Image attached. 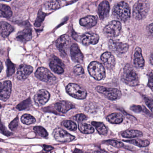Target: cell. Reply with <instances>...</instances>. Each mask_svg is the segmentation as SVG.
I'll return each mask as SVG.
<instances>
[{
	"label": "cell",
	"instance_id": "1",
	"mask_svg": "<svg viewBox=\"0 0 153 153\" xmlns=\"http://www.w3.org/2000/svg\"><path fill=\"white\" fill-rule=\"evenodd\" d=\"M113 16L120 21L126 22L130 17V9L128 4L124 1L118 3L114 7Z\"/></svg>",
	"mask_w": 153,
	"mask_h": 153
},
{
	"label": "cell",
	"instance_id": "2",
	"mask_svg": "<svg viewBox=\"0 0 153 153\" xmlns=\"http://www.w3.org/2000/svg\"><path fill=\"white\" fill-rule=\"evenodd\" d=\"M124 83L131 86H135L139 84L138 77L134 70L130 65L124 67L121 76Z\"/></svg>",
	"mask_w": 153,
	"mask_h": 153
},
{
	"label": "cell",
	"instance_id": "3",
	"mask_svg": "<svg viewBox=\"0 0 153 153\" xmlns=\"http://www.w3.org/2000/svg\"><path fill=\"white\" fill-rule=\"evenodd\" d=\"M149 8V4L146 1H137L133 8V16L137 20H141L146 16Z\"/></svg>",
	"mask_w": 153,
	"mask_h": 153
},
{
	"label": "cell",
	"instance_id": "4",
	"mask_svg": "<svg viewBox=\"0 0 153 153\" xmlns=\"http://www.w3.org/2000/svg\"><path fill=\"white\" fill-rule=\"evenodd\" d=\"M88 70L90 75L96 80H102L105 77V69L100 62H92L88 65Z\"/></svg>",
	"mask_w": 153,
	"mask_h": 153
},
{
	"label": "cell",
	"instance_id": "5",
	"mask_svg": "<svg viewBox=\"0 0 153 153\" xmlns=\"http://www.w3.org/2000/svg\"><path fill=\"white\" fill-rule=\"evenodd\" d=\"M35 76L41 81L49 85H53L57 81L56 77L48 69L43 67L37 69L35 72Z\"/></svg>",
	"mask_w": 153,
	"mask_h": 153
},
{
	"label": "cell",
	"instance_id": "6",
	"mask_svg": "<svg viewBox=\"0 0 153 153\" xmlns=\"http://www.w3.org/2000/svg\"><path fill=\"white\" fill-rule=\"evenodd\" d=\"M66 91L71 96L78 99H85L87 95V93L84 88L74 83H70L67 85Z\"/></svg>",
	"mask_w": 153,
	"mask_h": 153
},
{
	"label": "cell",
	"instance_id": "7",
	"mask_svg": "<svg viewBox=\"0 0 153 153\" xmlns=\"http://www.w3.org/2000/svg\"><path fill=\"white\" fill-rule=\"evenodd\" d=\"M96 90L98 93L102 94L109 100H117L121 96V91L117 88H106L101 86H98L96 88Z\"/></svg>",
	"mask_w": 153,
	"mask_h": 153
},
{
	"label": "cell",
	"instance_id": "8",
	"mask_svg": "<svg viewBox=\"0 0 153 153\" xmlns=\"http://www.w3.org/2000/svg\"><path fill=\"white\" fill-rule=\"evenodd\" d=\"M121 24L119 21H113L104 29V33L108 37H115L120 33Z\"/></svg>",
	"mask_w": 153,
	"mask_h": 153
},
{
	"label": "cell",
	"instance_id": "9",
	"mask_svg": "<svg viewBox=\"0 0 153 153\" xmlns=\"http://www.w3.org/2000/svg\"><path fill=\"white\" fill-rule=\"evenodd\" d=\"M54 139L61 142H69L74 140L75 137L61 128L54 129L52 133Z\"/></svg>",
	"mask_w": 153,
	"mask_h": 153
},
{
	"label": "cell",
	"instance_id": "10",
	"mask_svg": "<svg viewBox=\"0 0 153 153\" xmlns=\"http://www.w3.org/2000/svg\"><path fill=\"white\" fill-rule=\"evenodd\" d=\"M50 98V93L45 89H41L35 95L34 101L36 105L42 106L46 103Z\"/></svg>",
	"mask_w": 153,
	"mask_h": 153
},
{
	"label": "cell",
	"instance_id": "11",
	"mask_svg": "<svg viewBox=\"0 0 153 153\" xmlns=\"http://www.w3.org/2000/svg\"><path fill=\"white\" fill-rule=\"evenodd\" d=\"M70 42L71 39L69 36L63 35L56 41V46L60 52L63 54H67Z\"/></svg>",
	"mask_w": 153,
	"mask_h": 153
},
{
	"label": "cell",
	"instance_id": "12",
	"mask_svg": "<svg viewBox=\"0 0 153 153\" xmlns=\"http://www.w3.org/2000/svg\"><path fill=\"white\" fill-rule=\"evenodd\" d=\"M109 46L112 51L118 53H124L128 50V45L117 41L111 40L109 42Z\"/></svg>",
	"mask_w": 153,
	"mask_h": 153
},
{
	"label": "cell",
	"instance_id": "13",
	"mask_svg": "<svg viewBox=\"0 0 153 153\" xmlns=\"http://www.w3.org/2000/svg\"><path fill=\"white\" fill-rule=\"evenodd\" d=\"M33 71V68L29 65L22 64L19 67L16 77L19 80L26 79Z\"/></svg>",
	"mask_w": 153,
	"mask_h": 153
},
{
	"label": "cell",
	"instance_id": "14",
	"mask_svg": "<svg viewBox=\"0 0 153 153\" xmlns=\"http://www.w3.org/2000/svg\"><path fill=\"white\" fill-rule=\"evenodd\" d=\"M1 100L6 101L10 97L12 84L10 80H6L1 84Z\"/></svg>",
	"mask_w": 153,
	"mask_h": 153
},
{
	"label": "cell",
	"instance_id": "15",
	"mask_svg": "<svg viewBox=\"0 0 153 153\" xmlns=\"http://www.w3.org/2000/svg\"><path fill=\"white\" fill-rule=\"evenodd\" d=\"M70 50L71 59L73 61L77 63H82L84 60V56L78 46L76 44H73L71 46Z\"/></svg>",
	"mask_w": 153,
	"mask_h": 153
},
{
	"label": "cell",
	"instance_id": "16",
	"mask_svg": "<svg viewBox=\"0 0 153 153\" xmlns=\"http://www.w3.org/2000/svg\"><path fill=\"white\" fill-rule=\"evenodd\" d=\"M99 40V36L98 35L91 33H86L81 37L82 43L86 46L89 45L97 44Z\"/></svg>",
	"mask_w": 153,
	"mask_h": 153
},
{
	"label": "cell",
	"instance_id": "17",
	"mask_svg": "<svg viewBox=\"0 0 153 153\" xmlns=\"http://www.w3.org/2000/svg\"><path fill=\"white\" fill-rule=\"evenodd\" d=\"M101 59L106 68L111 69L114 68L115 65V58L111 53L106 52L103 53L101 56Z\"/></svg>",
	"mask_w": 153,
	"mask_h": 153
},
{
	"label": "cell",
	"instance_id": "18",
	"mask_svg": "<svg viewBox=\"0 0 153 153\" xmlns=\"http://www.w3.org/2000/svg\"><path fill=\"white\" fill-rule=\"evenodd\" d=\"M63 67V64L62 62L56 57L53 58L50 63L51 69L56 74H61L64 72Z\"/></svg>",
	"mask_w": 153,
	"mask_h": 153
},
{
	"label": "cell",
	"instance_id": "19",
	"mask_svg": "<svg viewBox=\"0 0 153 153\" xmlns=\"http://www.w3.org/2000/svg\"><path fill=\"white\" fill-rule=\"evenodd\" d=\"M75 105L72 103L66 101L58 102L54 105L55 109L62 113H66L68 111L75 108Z\"/></svg>",
	"mask_w": 153,
	"mask_h": 153
},
{
	"label": "cell",
	"instance_id": "20",
	"mask_svg": "<svg viewBox=\"0 0 153 153\" xmlns=\"http://www.w3.org/2000/svg\"><path fill=\"white\" fill-rule=\"evenodd\" d=\"M110 5L106 1H102L98 6V12L100 19L103 20L107 18L110 12Z\"/></svg>",
	"mask_w": 153,
	"mask_h": 153
},
{
	"label": "cell",
	"instance_id": "21",
	"mask_svg": "<svg viewBox=\"0 0 153 153\" xmlns=\"http://www.w3.org/2000/svg\"><path fill=\"white\" fill-rule=\"evenodd\" d=\"M18 41L25 42L30 41L32 39V30L30 28H26L19 32L16 36Z\"/></svg>",
	"mask_w": 153,
	"mask_h": 153
},
{
	"label": "cell",
	"instance_id": "22",
	"mask_svg": "<svg viewBox=\"0 0 153 153\" xmlns=\"http://www.w3.org/2000/svg\"><path fill=\"white\" fill-rule=\"evenodd\" d=\"M97 24V19L96 17L93 16H88L79 20V24L82 26L88 28H91L95 26Z\"/></svg>",
	"mask_w": 153,
	"mask_h": 153
},
{
	"label": "cell",
	"instance_id": "23",
	"mask_svg": "<svg viewBox=\"0 0 153 153\" xmlns=\"http://www.w3.org/2000/svg\"><path fill=\"white\" fill-rule=\"evenodd\" d=\"M134 65L137 68H142L145 65V61L141 53V50L140 48L137 47L135 50L134 55Z\"/></svg>",
	"mask_w": 153,
	"mask_h": 153
},
{
	"label": "cell",
	"instance_id": "24",
	"mask_svg": "<svg viewBox=\"0 0 153 153\" xmlns=\"http://www.w3.org/2000/svg\"><path fill=\"white\" fill-rule=\"evenodd\" d=\"M14 31L13 27L6 22H1V36L3 38L7 37Z\"/></svg>",
	"mask_w": 153,
	"mask_h": 153
},
{
	"label": "cell",
	"instance_id": "25",
	"mask_svg": "<svg viewBox=\"0 0 153 153\" xmlns=\"http://www.w3.org/2000/svg\"><path fill=\"white\" fill-rule=\"evenodd\" d=\"M108 122L114 124H119L122 122L123 117L121 114L114 113L108 115L107 117Z\"/></svg>",
	"mask_w": 153,
	"mask_h": 153
},
{
	"label": "cell",
	"instance_id": "26",
	"mask_svg": "<svg viewBox=\"0 0 153 153\" xmlns=\"http://www.w3.org/2000/svg\"><path fill=\"white\" fill-rule=\"evenodd\" d=\"M143 136V132L137 130H131L126 131L123 132L122 136L123 137L128 138L137 137Z\"/></svg>",
	"mask_w": 153,
	"mask_h": 153
},
{
	"label": "cell",
	"instance_id": "27",
	"mask_svg": "<svg viewBox=\"0 0 153 153\" xmlns=\"http://www.w3.org/2000/svg\"><path fill=\"white\" fill-rule=\"evenodd\" d=\"M79 129L82 133L91 134L94 131V128L90 124L86 123H80L78 125Z\"/></svg>",
	"mask_w": 153,
	"mask_h": 153
},
{
	"label": "cell",
	"instance_id": "28",
	"mask_svg": "<svg viewBox=\"0 0 153 153\" xmlns=\"http://www.w3.org/2000/svg\"><path fill=\"white\" fill-rule=\"evenodd\" d=\"M12 14L13 13L10 7L4 4L1 5V17L10 18L12 16Z\"/></svg>",
	"mask_w": 153,
	"mask_h": 153
},
{
	"label": "cell",
	"instance_id": "29",
	"mask_svg": "<svg viewBox=\"0 0 153 153\" xmlns=\"http://www.w3.org/2000/svg\"><path fill=\"white\" fill-rule=\"evenodd\" d=\"M92 124L96 128L100 135H105L107 133V129L103 123L98 122H92Z\"/></svg>",
	"mask_w": 153,
	"mask_h": 153
},
{
	"label": "cell",
	"instance_id": "30",
	"mask_svg": "<svg viewBox=\"0 0 153 153\" xmlns=\"http://www.w3.org/2000/svg\"><path fill=\"white\" fill-rule=\"evenodd\" d=\"M127 143L133 144L140 147H144L147 146L149 144V141L148 140H124Z\"/></svg>",
	"mask_w": 153,
	"mask_h": 153
},
{
	"label": "cell",
	"instance_id": "31",
	"mask_svg": "<svg viewBox=\"0 0 153 153\" xmlns=\"http://www.w3.org/2000/svg\"><path fill=\"white\" fill-rule=\"evenodd\" d=\"M21 122L24 124H26V125H30L36 122V119H35L34 117L27 114H24L21 117Z\"/></svg>",
	"mask_w": 153,
	"mask_h": 153
},
{
	"label": "cell",
	"instance_id": "32",
	"mask_svg": "<svg viewBox=\"0 0 153 153\" xmlns=\"http://www.w3.org/2000/svg\"><path fill=\"white\" fill-rule=\"evenodd\" d=\"M34 131L36 135L42 137L46 138L48 137V133L46 130L42 126H35L33 128Z\"/></svg>",
	"mask_w": 153,
	"mask_h": 153
},
{
	"label": "cell",
	"instance_id": "33",
	"mask_svg": "<svg viewBox=\"0 0 153 153\" xmlns=\"http://www.w3.org/2000/svg\"><path fill=\"white\" fill-rule=\"evenodd\" d=\"M62 125L71 131H76L77 129L76 124L71 120H64L62 122Z\"/></svg>",
	"mask_w": 153,
	"mask_h": 153
},
{
	"label": "cell",
	"instance_id": "34",
	"mask_svg": "<svg viewBox=\"0 0 153 153\" xmlns=\"http://www.w3.org/2000/svg\"><path fill=\"white\" fill-rule=\"evenodd\" d=\"M46 16V14L45 13H44L41 10H39L37 18L34 23V26L36 27H39L41 26Z\"/></svg>",
	"mask_w": 153,
	"mask_h": 153
},
{
	"label": "cell",
	"instance_id": "35",
	"mask_svg": "<svg viewBox=\"0 0 153 153\" xmlns=\"http://www.w3.org/2000/svg\"><path fill=\"white\" fill-rule=\"evenodd\" d=\"M31 105V100L30 98H28L27 100L21 102L18 105L16 108L19 111L25 110L28 109Z\"/></svg>",
	"mask_w": 153,
	"mask_h": 153
},
{
	"label": "cell",
	"instance_id": "36",
	"mask_svg": "<svg viewBox=\"0 0 153 153\" xmlns=\"http://www.w3.org/2000/svg\"><path fill=\"white\" fill-rule=\"evenodd\" d=\"M7 76L9 77L12 76L15 73V65L9 59L7 60Z\"/></svg>",
	"mask_w": 153,
	"mask_h": 153
},
{
	"label": "cell",
	"instance_id": "37",
	"mask_svg": "<svg viewBox=\"0 0 153 153\" xmlns=\"http://www.w3.org/2000/svg\"><path fill=\"white\" fill-rule=\"evenodd\" d=\"M45 7L49 10H56L60 7L59 2L57 1H49L45 4Z\"/></svg>",
	"mask_w": 153,
	"mask_h": 153
},
{
	"label": "cell",
	"instance_id": "38",
	"mask_svg": "<svg viewBox=\"0 0 153 153\" xmlns=\"http://www.w3.org/2000/svg\"><path fill=\"white\" fill-rule=\"evenodd\" d=\"M105 143L111 145L117 148H121L124 146V144L123 142L114 140H109L105 141Z\"/></svg>",
	"mask_w": 153,
	"mask_h": 153
},
{
	"label": "cell",
	"instance_id": "39",
	"mask_svg": "<svg viewBox=\"0 0 153 153\" xmlns=\"http://www.w3.org/2000/svg\"><path fill=\"white\" fill-rule=\"evenodd\" d=\"M130 109L136 113H140L142 111L149 112L148 110L145 108L144 106H140L139 105H131L130 107Z\"/></svg>",
	"mask_w": 153,
	"mask_h": 153
},
{
	"label": "cell",
	"instance_id": "40",
	"mask_svg": "<svg viewBox=\"0 0 153 153\" xmlns=\"http://www.w3.org/2000/svg\"><path fill=\"white\" fill-rule=\"evenodd\" d=\"M19 125V118L17 117L16 119H14L12 122L10 123L9 127L10 129L12 131H15Z\"/></svg>",
	"mask_w": 153,
	"mask_h": 153
},
{
	"label": "cell",
	"instance_id": "41",
	"mask_svg": "<svg viewBox=\"0 0 153 153\" xmlns=\"http://www.w3.org/2000/svg\"><path fill=\"white\" fill-rule=\"evenodd\" d=\"M74 72L77 75H81L84 73L83 67L80 65H77L74 68Z\"/></svg>",
	"mask_w": 153,
	"mask_h": 153
},
{
	"label": "cell",
	"instance_id": "42",
	"mask_svg": "<svg viewBox=\"0 0 153 153\" xmlns=\"http://www.w3.org/2000/svg\"><path fill=\"white\" fill-rule=\"evenodd\" d=\"M73 119L78 122H82L86 120L87 117L83 114H79L74 116Z\"/></svg>",
	"mask_w": 153,
	"mask_h": 153
},
{
	"label": "cell",
	"instance_id": "43",
	"mask_svg": "<svg viewBox=\"0 0 153 153\" xmlns=\"http://www.w3.org/2000/svg\"><path fill=\"white\" fill-rule=\"evenodd\" d=\"M144 101L150 110L153 111V100L146 97H144Z\"/></svg>",
	"mask_w": 153,
	"mask_h": 153
},
{
	"label": "cell",
	"instance_id": "44",
	"mask_svg": "<svg viewBox=\"0 0 153 153\" xmlns=\"http://www.w3.org/2000/svg\"><path fill=\"white\" fill-rule=\"evenodd\" d=\"M149 80L148 85L153 90V73H150L148 76Z\"/></svg>",
	"mask_w": 153,
	"mask_h": 153
},
{
	"label": "cell",
	"instance_id": "45",
	"mask_svg": "<svg viewBox=\"0 0 153 153\" xmlns=\"http://www.w3.org/2000/svg\"><path fill=\"white\" fill-rule=\"evenodd\" d=\"M1 132L4 134L5 135H6L7 136H10L12 133L11 132H9L8 131L7 129H6V128L5 126H3V124L1 123Z\"/></svg>",
	"mask_w": 153,
	"mask_h": 153
},
{
	"label": "cell",
	"instance_id": "46",
	"mask_svg": "<svg viewBox=\"0 0 153 153\" xmlns=\"http://www.w3.org/2000/svg\"><path fill=\"white\" fill-rule=\"evenodd\" d=\"M43 149L44 151H46L48 153H50L51 150H53L54 149V148L51 146H46V145H43Z\"/></svg>",
	"mask_w": 153,
	"mask_h": 153
},
{
	"label": "cell",
	"instance_id": "47",
	"mask_svg": "<svg viewBox=\"0 0 153 153\" xmlns=\"http://www.w3.org/2000/svg\"><path fill=\"white\" fill-rule=\"evenodd\" d=\"M149 30L151 33L153 34V23L149 26Z\"/></svg>",
	"mask_w": 153,
	"mask_h": 153
},
{
	"label": "cell",
	"instance_id": "48",
	"mask_svg": "<svg viewBox=\"0 0 153 153\" xmlns=\"http://www.w3.org/2000/svg\"><path fill=\"white\" fill-rule=\"evenodd\" d=\"M73 153H84L82 150L78 149H75V150L73 152Z\"/></svg>",
	"mask_w": 153,
	"mask_h": 153
},
{
	"label": "cell",
	"instance_id": "49",
	"mask_svg": "<svg viewBox=\"0 0 153 153\" xmlns=\"http://www.w3.org/2000/svg\"><path fill=\"white\" fill-rule=\"evenodd\" d=\"M150 63L153 65V53L151 54L150 57Z\"/></svg>",
	"mask_w": 153,
	"mask_h": 153
},
{
	"label": "cell",
	"instance_id": "50",
	"mask_svg": "<svg viewBox=\"0 0 153 153\" xmlns=\"http://www.w3.org/2000/svg\"><path fill=\"white\" fill-rule=\"evenodd\" d=\"M94 153H103V152L100 151H95Z\"/></svg>",
	"mask_w": 153,
	"mask_h": 153
}]
</instances>
